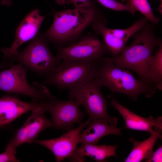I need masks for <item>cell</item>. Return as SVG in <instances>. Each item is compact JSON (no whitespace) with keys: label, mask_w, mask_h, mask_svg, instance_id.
<instances>
[{"label":"cell","mask_w":162,"mask_h":162,"mask_svg":"<svg viewBox=\"0 0 162 162\" xmlns=\"http://www.w3.org/2000/svg\"><path fill=\"white\" fill-rule=\"evenodd\" d=\"M56 56L60 60L89 61L99 60L110 53L103 40L90 34L81 37L76 42L57 48Z\"/></svg>","instance_id":"ba28073f"},{"label":"cell","mask_w":162,"mask_h":162,"mask_svg":"<svg viewBox=\"0 0 162 162\" xmlns=\"http://www.w3.org/2000/svg\"><path fill=\"white\" fill-rule=\"evenodd\" d=\"M40 11L37 8L33 10L22 20L16 29L15 39L12 45L9 47H4L1 49L3 59L10 58L18 52V49L20 46L36 35L46 16L40 15Z\"/></svg>","instance_id":"8fae6325"},{"label":"cell","mask_w":162,"mask_h":162,"mask_svg":"<svg viewBox=\"0 0 162 162\" xmlns=\"http://www.w3.org/2000/svg\"><path fill=\"white\" fill-rule=\"evenodd\" d=\"M98 60L60 62L41 83L53 86L60 91L84 84L95 77Z\"/></svg>","instance_id":"277c9868"},{"label":"cell","mask_w":162,"mask_h":162,"mask_svg":"<svg viewBox=\"0 0 162 162\" xmlns=\"http://www.w3.org/2000/svg\"><path fill=\"white\" fill-rule=\"evenodd\" d=\"M12 0H1V4L4 6H10L12 4Z\"/></svg>","instance_id":"83f0119b"},{"label":"cell","mask_w":162,"mask_h":162,"mask_svg":"<svg viewBox=\"0 0 162 162\" xmlns=\"http://www.w3.org/2000/svg\"><path fill=\"white\" fill-rule=\"evenodd\" d=\"M117 146L105 144H86L77 146L69 157L71 162L84 161L85 157H89L98 162H103L108 158L116 156V150Z\"/></svg>","instance_id":"5bb4252c"},{"label":"cell","mask_w":162,"mask_h":162,"mask_svg":"<svg viewBox=\"0 0 162 162\" xmlns=\"http://www.w3.org/2000/svg\"><path fill=\"white\" fill-rule=\"evenodd\" d=\"M110 103L111 105L119 112L124 121L125 126L121 129L128 128L145 131L151 134L155 132L152 128L154 127L162 128L161 117L155 119L151 116L148 118L140 116L121 105L113 97H112Z\"/></svg>","instance_id":"4fadbf2b"},{"label":"cell","mask_w":162,"mask_h":162,"mask_svg":"<svg viewBox=\"0 0 162 162\" xmlns=\"http://www.w3.org/2000/svg\"><path fill=\"white\" fill-rule=\"evenodd\" d=\"M8 60L3 61L0 62V70L4 69L11 66L13 63V61L11 58H8Z\"/></svg>","instance_id":"4316f807"},{"label":"cell","mask_w":162,"mask_h":162,"mask_svg":"<svg viewBox=\"0 0 162 162\" xmlns=\"http://www.w3.org/2000/svg\"><path fill=\"white\" fill-rule=\"evenodd\" d=\"M106 20L103 18L95 22L91 25L96 34L101 36L107 49L112 56L119 54L122 51L127 41L113 35L110 28L105 26Z\"/></svg>","instance_id":"e0dca14e"},{"label":"cell","mask_w":162,"mask_h":162,"mask_svg":"<svg viewBox=\"0 0 162 162\" xmlns=\"http://www.w3.org/2000/svg\"><path fill=\"white\" fill-rule=\"evenodd\" d=\"M93 80L100 88L106 87L112 94H125L134 101L142 94L151 97L156 90L136 78L129 70L116 66L109 57H102L98 61L96 75Z\"/></svg>","instance_id":"3957f363"},{"label":"cell","mask_w":162,"mask_h":162,"mask_svg":"<svg viewBox=\"0 0 162 162\" xmlns=\"http://www.w3.org/2000/svg\"><path fill=\"white\" fill-rule=\"evenodd\" d=\"M53 21L44 35L57 48L66 46L78 40L85 30L95 22L104 18L95 4L54 11Z\"/></svg>","instance_id":"6da1fadb"},{"label":"cell","mask_w":162,"mask_h":162,"mask_svg":"<svg viewBox=\"0 0 162 162\" xmlns=\"http://www.w3.org/2000/svg\"><path fill=\"white\" fill-rule=\"evenodd\" d=\"M125 2L131 8V13L134 15L136 11H139L145 18L153 24H158V18L155 16L151 7L147 0H122Z\"/></svg>","instance_id":"ffe728a7"},{"label":"cell","mask_w":162,"mask_h":162,"mask_svg":"<svg viewBox=\"0 0 162 162\" xmlns=\"http://www.w3.org/2000/svg\"><path fill=\"white\" fill-rule=\"evenodd\" d=\"M148 21L142 30L132 35L134 40L131 44L125 46L118 55L109 57L117 67L135 72L144 82L154 49L162 43Z\"/></svg>","instance_id":"7a4b0ae2"},{"label":"cell","mask_w":162,"mask_h":162,"mask_svg":"<svg viewBox=\"0 0 162 162\" xmlns=\"http://www.w3.org/2000/svg\"><path fill=\"white\" fill-rule=\"evenodd\" d=\"M148 20L146 18H141L128 28L124 29H110V30L116 37L127 41L130 37L145 27Z\"/></svg>","instance_id":"7402d4cb"},{"label":"cell","mask_w":162,"mask_h":162,"mask_svg":"<svg viewBox=\"0 0 162 162\" xmlns=\"http://www.w3.org/2000/svg\"><path fill=\"white\" fill-rule=\"evenodd\" d=\"M55 1L58 4H63L65 3L66 0H55Z\"/></svg>","instance_id":"f1b7e54d"},{"label":"cell","mask_w":162,"mask_h":162,"mask_svg":"<svg viewBox=\"0 0 162 162\" xmlns=\"http://www.w3.org/2000/svg\"><path fill=\"white\" fill-rule=\"evenodd\" d=\"M65 2L68 4H73L75 8L90 6L95 4L91 0H66Z\"/></svg>","instance_id":"d4e9b609"},{"label":"cell","mask_w":162,"mask_h":162,"mask_svg":"<svg viewBox=\"0 0 162 162\" xmlns=\"http://www.w3.org/2000/svg\"><path fill=\"white\" fill-rule=\"evenodd\" d=\"M49 41L44 33L38 32L28 46L11 58L37 75L46 76L60 62L49 47Z\"/></svg>","instance_id":"5b68a950"},{"label":"cell","mask_w":162,"mask_h":162,"mask_svg":"<svg viewBox=\"0 0 162 162\" xmlns=\"http://www.w3.org/2000/svg\"><path fill=\"white\" fill-rule=\"evenodd\" d=\"M144 82L155 89L162 90V43L150 58L148 71Z\"/></svg>","instance_id":"d6986e66"},{"label":"cell","mask_w":162,"mask_h":162,"mask_svg":"<svg viewBox=\"0 0 162 162\" xmlns=\"http://www.w3.org/2000/svg\"><path fill=\"white\" fill-rule=\"evenodd\" d=\"M104 6L117 11H126L131 12L130 6L116 0H96Z\"/></svg>","instance_id":"603a6c76"},{"label":"cell","mask_w":162,"mask_h":162,"mask_svg":"<svg viewBox=\"0 0 162 162\" xmlns=\"http://www.w3.org/2000/svg\"><path fill=\"white\" fill-rule=\"evenodd\" d=\"M162 161V146H159L157 150L153 152L149 159L145 160V162H161Z\"/></svg>","instance_id":"484cf974"},{"label":"cell","mask_w":162,"mask_h":162,"mask_svg":"<svg viewBox=\"0 0 162 162\" xmlns=\"http://www.w3.org/2000/svg\"><path fill=\"white\" fill-rule=\"evenodd\" d=\"M28 117L29 123L27 143H32L39 134L46 128L52 127L51 120L46 117L43 103L34 107Z\"/></svg>","instance_id":"ac0fdd59"},{"label":"cell","mask_w":162,"mask_h":162,"mask_svg":"<svg viewBox=\"0 0 162 162\" xmlns=\"http://www.w3.org/2000/svg\"><path fill=\"white\" fill-rule=\"evenodd\" d=\"M106 120L96 119L92 121L81 132L79 142L81 145L96 144L101 138L109 135H121V129L109 124Z\"/></svg>","instance_id":"9a60e30c"},{"label":"cell","mask_w":162,"mask_h":162,"mask_svg":"<svg viewBox=\"0 0 162 162\" xmlns=\"http://www.w3.org/2000/svg\"><path fill=\"white\" fill-rule=\"evenodd\" d=\"M92 121L89 118L77 128L73 129L57 138L46 140H35L32 143L42 145L53 154L57 162L69 158L79 142L80 136L84 127Z\"/></svg>","instance_id":"30bf717a"},{"label":"cell","mask_w":162,"mask_h":162,"mask_svg":"<svg viewBox=\"0 0 162 162\" xmlns=\"http://www.w3.org/2000/svg\"><path fill=\"white\" fill-rule=\"evenodd\" d=\"M69 99L74 100L80 106H83L92 120L103 119L116 127L118 118L110 116L107 105L100 88L93 79L87 82L69 89Z\"/></svg>","instance_id":"52a82bcc"},{"label":"cell","mask_w":162,"mask_h":162,"mask_svg":"<svg viewBox=\"0 0 162 162\" xmlns=\"http://www.w3.org/2000/svg\"><path fill=\"white\" fill-rule=\"evenodd\" d=\"M155 132L151 134L150 137L142 141H138L132 138L129 140L133 142V148L124 162H140L151 157L153 147L158 139H162V128L154 127Z\"/></svg>","instance_id":"2e32d148"},{"label":"cell","mask_w":162,"mask_h":162,"mask_svg":"<svg viewBox=\"0 0 162 162\" xmlns=\"http://www.w3.org/2000/svg\"><path fill=\"white\" fill-rule=\"evenodd\" d=\"M46 112L51 114L52 127L68 131L74 129L76 123H81L85 115L73 99L63 100L53 96L43 104Z\"/></svg>","instance_id":"9c48e42d"},{"label":"cell","mask_w":162,"mask_h":162,"mask_svg":"<svg viewBox=\"0 0 162 162\" xmlns=\"http://www.w3.org/2000/svg\"><path fill=\"white\" fill-rule=\"evenodd\" d=\"M16 153L6 148L5 151L0 154V162H20L15 156Z\"/></svg>","instance_id":"cb8c5ba5"},{"label":"cell","mask_w":162,"mask_h":162,"mask_svg":"<svg viewBox=\"0 0 162 162\" xmlns=\"http://www.w3.org/2000/svg\"><path fill=\"white\" fill-rule=\"evenodd\" d=\"M40 103L32 99L30 102L15 96L5 95L0 98V128H3L25 113L31 111Z\"/></svg>","instance_id":"7c38bea8"},{"label":"cell","mask_w":162,"mask_h":162,"mask_svg":"<svg viewBox=\"0 0 162 162\" xmlns=\"http://www.w3.org/2000/svg\"><path fill=\"white\" fill-rule=\"evenodd\" d=\"M29 119L28 118L22 126L14 133L13 138L6 145V148L16 153L17 148L20 145L27 142Z\"/></svg>","instance_id":"44dd1931"},{"label":"cell","mask_w":162,"mask_h":162,"mask_svg":"<svg viewBox=\"0 0 162 162\" xmlns=\"http://www.w3.org/2000/svg\"><path fill=\"white\" fill-rule=\"evenodd\" d=\"M27 69L22 64H13L7 69L0 72V89L30 97L44 104L51 98L52 95L44 85L34 82L29 84L27 80Z\"/></svg>","instance_id":"8992f818"},{"label":"cell","mask_w":162,"mask_h":162,"mask_svg":"<svg viewBox=\"0 0 162 162\" xmlns=\"http://www.w3.org/2000/svg\"><path fill=\"white\" fill-rule=\"evenodd\" d=\"M160 3H162V0H160Z\"/></svg>","instance_id":"f546056e"}]
</instances>
